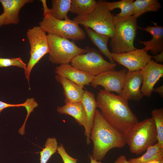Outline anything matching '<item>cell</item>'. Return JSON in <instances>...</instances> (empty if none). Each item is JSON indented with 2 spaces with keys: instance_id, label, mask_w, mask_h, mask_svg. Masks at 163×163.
Listing matches in <instances>:
<instances>
[{
  "instance_id": "23",
  "label": "cell",
  "mask_w": 163,
  "mask_h": 163,
  "mask_svg": "<svg viewBox=\"0 0 163 163\" xmlns=\"http://www.w3.org/2000/svg\"><path fill=\"white\" fill-rule=\"evenodd\" d=\"M97 4L95 0H71L69 11L77 16L85 15L93 10Z\"/></svg>"
},
{
  "instance_id": "31",
  "label": "cell",
  "mask_w": 163,
  "mask_h": 163,
  "mask_svg": "<svg viewBox=\"0 0 163 163\" xmlns=\"http://www.w3.org/2000/svg\"><path fill=\"white\" fill-rule=\"evenodd\" d=\"M42 2L43 9L44 18L46 19H48L52 16L51 9L49 8L47 5L46 0H40Z\"/></svg>"
},
{
  "instance_id": "20",
  "label": "cell",
  "mask_w": 163,
  "mask_h": 163,
  "mask_svg": "<svg viewBox=\"0 0 163 163\" xmlns=\"http://www.w3.org/2000/svg\"><path fill=\"white\" fill-rule=\"evenodd\" d=\"M84 27L90 40L97 47L100 52L109 59L110 62L115 63L112 59L111 52L107 47V43L110 37L98 33L89 28Z\"/></svg>"
},
{
  "instance_id": "8",
  "label": "cell",
  "mask_w": 163,
  "mask_h": 163,
  "mask_svg": "<svg viewBox=\"0 0 163 163\" xmlns=\"http://www.w3.org/2000/svg\"><path fill=\"white\" fill-rule=\"evenodd\" d=\"M85 54L78 55L71 62L75 68L94 76L108 71L115 70L116 63L106 60L96 50L86 48Z\"/></svg>"
},
{
  "instance_id": "26",
  "label": "cell",
  "mask_w": 163,
  "mask_h": 163,
  "mask_svg": "<svg viewBox=\"0 0 163 163\" xmlns=\"http://www.w3.org/2000/svg\"><path fill=\"white\" fill-rule=\"evenodd\" d=\"M42 150L40 152V163H47L51 157L56 152L58 146L56 138H48Z\"/></svg>"
},
{
  "instance_id": "6",
  "label": "cell",
  "mask_w": 163,
  "mask_h": 163,
  "mask_svg": "<svg viewBox=\"0 0 163 163\" xmlns=\"http://www.w3.org/2000/svg\"><path fill=\"white\" fill-rule=\"evenodd\" d=\"M47 37L50 48L48 59L53 63L69 64L75 56L87 52L86 49L80 48L73 41L50 34Z\"/></svg>"
},
{
  "instance_id": "27",
  "label": "cell",
  "mask_w": 163,
  "mask_h": 163,
  "mask_svg": "<svg viewBox=\"0 0 163 163\" xmlns=\"http://www.w3.org/2000/svg\"><path fill=\"white\" fill-rule=\"evenodd\" d=\"M151 114L156 130L158 142L163 146V108L154 109Z\"/></svg>"
},
{
  "instance_id": "10",
  "label": "cell",
  "mask_w": 163,
  "mask_h": 163,
  "mask_svg": "<svg viewBox=\"0 0 163 163\" xmlns=\"http://www.w3.org/2000/svg\"><path fill=\"white\" fill-rule=\"evenodd\" d=\"M125 68L120 71L110 70L94 76L90 85L94 88L102 86L108 92H115L120 95L127 72Z\"/></svg>"
},
{
  "instance_id": "38",
  "label": "cell",
  "mask_w": 163,
  "mask_h": 163,
  "mask_svg": "<svg viewBox=\"0 0 163 163\" xmlns=\"http://www.w3.org/2000/svg\"><path fill=\"white\" fill-rule=\"evenodd\" d=\"M148 163H163V158L152 161Z\"/></svg>"
},
{
  "instance_id": "15",
  "label": "cell",
  "mask_w": 163,
  "mask_h": 163,
  "mask_svg": "<svg viewBox=\"0 0 163 163\" xmlns=\"http://www.w3.org/2000/svg\"><path fill=\"white\" fill-rule=\"evenodd\" d=\"M138 28L149 33L152 39L147 41L138 40V42L145 46L143 49L146 53L150 50L151 53L155 55L163 51V27L160 25L148 26Z\"/></svg>"
},
{
  "instance_id": "9",
  "label": "cell",
  "mask_w": 163,
  "mask_h": 163,
  "mask_svg": "<svg viewBox=\"0 0 163 163\" xmlns=\"http://www.w3.org/2000/svg\"><path fill=\"white\" fill-rule=\"evenodd\" d=\"M27 36L30 46V57L24 70L25 77L29 84L32 69L45 55L49 53L50 48L47 35L39 26L28 29Z\"/></svg>"
},
{
  "instance_id": "35",
  "label": "cell",
  "mask_w": 163,
  "mask_h": 163,
  "mask_svg": "<svg viewBox=\"0 0 163 163\" xmlns=\"http://www.w3.org/2000/svg\"><path fill=\"white\" fill-rule=\"evenodd\" d=\"M6 20V14L4 13L3 12L0 15V27L5 25Z\"/></svg>"
},
{
  "instance_id": "7",
  "label": "cell",
  "mask_w": 163,
  "mask_h": 163,
  "mask_svg": "<svg viewBox=\"0 0 163 163\" xmlns=\"http://www.w3.org/2000/svg\"><path fill=\"white\" fill-rule=\"evenodd\" d=\"M39 26L45 33L73 41L81 40L85 37V33L74 21L69 19L60 20L52 16L44 17L39 23Z\"/></svg>"
},
{
  "instance_id": "1",
  "label": "cell",
  "mask_w": 163,
  "mask_h": 163,
  "mask_svg": "<svg viewBox=\"0 0 163 163\" xmlns=\"http://www.w3.org/2000/svg\"><path fill=\"white\" fill-rule=\"evenodd\" d=\"M128 100L100 89L96 100L97 108L106 121L124 134L138 122L129 107Z\"/></svg>"
},
{
  "instance_id": "37",
  "label": "cell",
  "mask_w": 163,
  "mask_h": 163,
  "mask_svg": "<svg viewBox=\"0 0 163 163\" xmlns=\"http://www.w3.org/2000/svg\"><path fill=\"white\" fill-rule=\"evenodd\" d=\"M89 157L90 159V163H102L101 161H98L93 159L91 155H89Z\"/></svg>"
},
{
  "instance_id": "22",
  "label": "cell",
  "mask_w": 163,
  "mask_h": 163,
  "mask_svg": "<svg viewBox=\"0 0 163 163\" xmlns=\"http://www.w3.org/2000/svg\"><path fill=\"white\" fill-rule=\"evenodd\" d=\"M134 14L133 16L137 18L147 12L158 11L161 7L158 0H136L134 1Z\"/></svg>"
},
{
  "instance_id": "16",
  "label": "cell",
  "mask_w": 163,
  "mask_h": 163,
  "mask_svg": "<svg viewBox=\"0 0 163 163\" xmlns=\"http://www.w3.org/2000/svg\"><path fill=\"white\" fill-rule=\"evenodd\" d=\"M81 102L84 106L86 115L87 121L86 127L85 129V134L86 137L87 144L88 145L91 143L90 131L94 114L97 108L96 100L94 94L85 89Z\"/></svg>"
},
{
  "instance_id": "33",
  "label": "cell",
  "mask_w": 163,
  "mask_h": 163,
  "mask_svg": "<svg viewBox=\"0 0 163 163\" xmlns=\"http://www.w3.org/2000/svg\"><path fill=\"white\" fill-rule=\"evenodd\" d=\"M114 163H130L126 156L121 155L118 157Z\"/></svg>"
},
{
  "instance_id": "3",
  "label": "cell",
  "mask_w": 163,
  "mask_h": 163,
  "mask_svg": "<svg viewBox=\"0 0 163 163\" xmlns=\"http://www.w3.org/2000/svg\"><path fill=\"white\" fill-rule=\"evenodd\" d=\"M130 152L139 155L158 142L156 130L152 117L138 122L123 134Z\"/></svg>"
},
{
  "instance_id": "29",
  "label": "cell",
  "mask_w": 163,
  "mask_h": 163,
  "mask_svg": "<svg viewBox=\"0 0 163 163\" xmlns=\"http://www.w3.org/2000/svg\"><path fill=\"white\" fill-rule=\"evenodd\" d=\"M25 102L26 104L24 107L27 110V114L24 124L18 130L19 133L22 135L24 134L25 124L29 116L33 111L34 109L38 106V104L33 98H28Z\"/></svg>"
},
{
  "instance_id": "5",
  "label": "cell",
  "mask_w": 163,
  "mask_h": 163,
  "mask_svg": "<svg viewBox=\"0 0 163 163\" xmlns=\"http://www.w3.org/2000/svg\"><path fill=\"white\" fill-rule=\"evenodd\" d=\"M97 2L96 7L90 13L77 16L73 18V20L84 27L111 38L114 33V15L108 9L106 1L100 0Z\"/></svg>"
},
{
  "instance_id": "25",
  "label": "cell",
  "mask_w": 163,
  "mask_h": 163,
  "mask_svg": "<svg viewBox=\"0 0 163 163\" xmlns=\"http://www.w3.org/2000/svg\"><path fill=\"white\" fill-rule=\"evenodd\" d=\"M71 1V0H52V16L60 20L69 19L67 14L70 11Z\"/></svg>"
},
{
  "instance_id": "18",
  "label": "cell",
  "mask_w": 163,
  "mask_h": 163,
  "mask_svg": "<svg viewBox=\"0 0 163 163\" xmlns=\"http://www.w3.org/2000/svg\"><path fill=\"white\" fill-rule=\"evenodd\" d=\"M56 80L62 85L65 103L80 102L84 91L83 88L67 78L56 75Z\"/></svg>"
},
{
  "instance_id": "30",
  "label": "cell",
  "mask_w": 163,
  "mask_h": 163,
  "mask_svg": "<svg viewBox=\"0 0 163 163\" xmlns=\"http://www.w3.org/2000/svg\"><path fill=\"white\" fill-rule=\"evenodd\" d=\"M57 152L62 158L64 163H77V159L70 156L66 152L63 145L60 144L57 149Z\"/></svg>"
},
{
  "instance_id": "32",
  "label": "cell",
  "mask_w": 163,
  "mask_h": 163,
  "mask_svg": "<svg viewBox=\"0 0 163 163\" xmlns=\"http://www.w3.org/2000/svg\"><path fill=\"white\" fill-rule=\"evenodd\" d=\"M25 103L18 104H12L7 103L0 101V113L4 109L9 107H24Z\"/></svg>"
},
{
  "instance_id": "19",
  "label": "cell",
  "mask_w": 163,
  "mask_h": 163,
  "mask_svg": "<svg viewBox=\"0 0 163 163\" xmlns=\"http://www.w3.org/2000/svg\"><path fill=\"white\" fill-rule=\"evenodd\" d=\"M57 112L62 114L72 117L79 125L86 127L87 118L85 111L82 103L80 102L69 103L57 108Z\"/></svg>"
},
{
  "instance_id": "24",
  "label": "cell",
  "mask_w": 163,
  "mask_h": 163,
  "mask_svg": "<svg viewBox=\"0 0 163 163\" xmlns=\"http://www.w3.org/2000/svg\"><path fill=\"white\" fill-rule=\"evenodd\" d=\"M134 1L133 0H122L113 2L106 1V3L110 11L116 8L120 9V12L116 15L120 18H124L134 15L135 11Z\"/></svg>"
},
{
  "instance_id": "13",
  "label": "cell",
  "mask_w": 163,
  "mask_h": 163,
  "mask_svg": "<svg viewBox=\"0 0 163 163\" xmlns=\"http://www.w3.org/2000/svg\"><path fill=\"white\" fill-rule=\"evenodd\" d=\"M142 82L141 70L127 71L120 95L128 100H140L143 96L140 90Z\"/></svg>"
},
{
  "instance_id": "17",
  "label": "cell",
  "mask_w": 163,
  "mask_h": 163,
  "mask_svg": "<svg viewBox=\"0 0 163 163\" xmlns=\"http://www.w3.org/2000/svg\"><path fill=\"white\" fill-rule=\"evenodd\" d=\"M33 0H0L3 12L6 15L5 25L17 24L19 22V13L25 4L34 2Z\"/></svg>"
},
{
  "instance_id": "34",
  "label": "cell",
  "mask_w": 163,
  "mask_h": 163,
  "mask_svg": "<svg viewBox=\"0 0 163 163\" xmlns=\"http://www.w3.org/2000/svg\"><path fill=\"white\" fill-rule=\"evenodd\" d=\"M152 58L155 60V62H163V51L158 54L154 56H152Z\"/></svg>"
},
{
  "instance_id": "14",
  "label": "cell",
  "mask_w": 163,
  "mask_h": 163,
  "mask_svg": "<svg viewBox=\"0 0 163 163\" xmlns=\"http://www.w3.org/2000/svg\"><path fill=\"white\" fill-rule=\"evenodd\" d=\"M55 72L74 82L82 88L89 85L94 76L78 70L69 64H61L55 68Z\"/></svg>"
},
{
  "instance_id": "2",
  "label": "cell",
  "mask_w": 163,
  "mask_h": 163,
  "mask_svg": "<svg viewBox=\"0 0 163 163\" xmlns=\"http://www.w3.org/2000/svg\"><path fill=\"white\" fill-rule=\"evenodd\" d=\"M90 136L93 143L91 155L98 161L102 160L110 149L123 148L126 144L123 134L109 123L97 109L94 114Z\"/></svg>"
},
{
  "instance_id": "36",
  "label": "cell",
  "mask_w": 163,
  "mask_h": 163,
  "mask_svg": "<svg viewBox=\"0 0 163 163\" xmlns=\"http://www.w3.org/2000/svg\"><path fill=\"white\" fill-rule=\"evenodd\" d=\"M152 92H157L159 94L161 97H163V85L159 86L155 88H153Z\"/></svg>"
},
{
  "instance_id": "12",
  "label": "cell",
  "mask_w": 163,
  "mask_h": 163,
  "mask_svg": "<svg viewBox=\"0 0 163 163\" xmlns=\"http://www.w3.org/2000/svg\"><path fill=\"white\" fill-rule=\"evenodd\" d=\"M142 85L141 91L143 96L150 97L153 87L163 76V65L150 60L141 70Z\"/></svg>"
},
{
  "instance_id": "28",
  "label": "cell",
  "mask_w": 163,
  "mask_h": 163,
  "mask_svg": "<svg viewBox=\"0 0 163 163\" xmlns=\"http://www.w3.org/2000/svg\"><path fill=\"white\" fill-rule=\"evenodd\" d=\"M10 66H15L24 69L27 65L20 57L13 58H0V67H6Z\"/></svg>"
},
{
  "instance_id": "21",
  "label": "cell",
  "mask_w": 163,
  "mask_h": 163,
  "mask_svg": "<svg viewBox=\"0 0 163 163\" xmlns=\"http://www.w3.org/2000/svg\"><path fill=\"white\" fill-rule=\"evenodd\" d=\"M163 158V146L158 142L150 146L142 156L128 160L130 163H148Z\"/></svg>"
},
{
  "instance_id": "11",
  "label": "cell",
  "mask_w": 163,
  "mask_h": 163,
  "mask_svg": "<svg viewBox=\"0 0 163 163\" xmlns=\"http://www.w3.org/2000/svg\"><path fill=\"white\" fill-rule=\"evenodd\" d=\"M111 56L114 62L125 66L130 71L141 70L152 59V56L143 49L118 54L111 53Z\"/></svg>"
},
{
  "instance_id": "4",
  "label": "cell",
  "mask_w": 163,
  "mask_h": 163,
  "mask_svg": "<svg viewBox=\"0 0 163 163\" xmlns=\"http://www.w3.org/2000/svg\"><path fill=\"white\" fill-rule=\"evenodd\" d=\"M137 19L133 16L122 18L114 15V33L110 43L112 53L118 54L137 49L134 41L138 27Z\"/></svg>"
}]
</instances>
